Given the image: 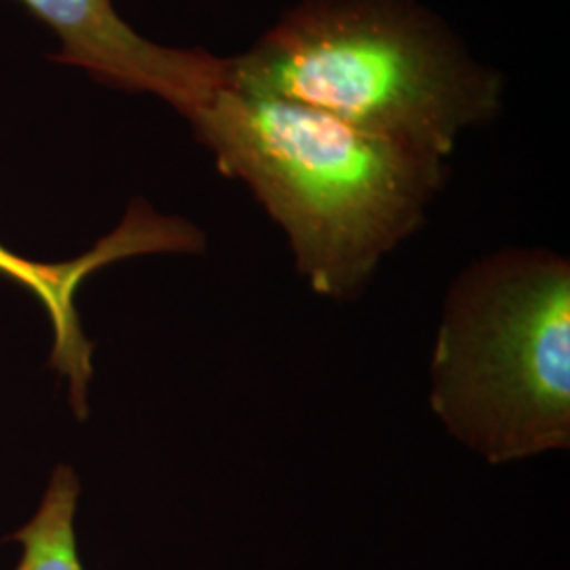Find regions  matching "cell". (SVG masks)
Listing matches in <instances>:
<instances>
[{
  "label": "cell",
  "instance_id": "cell-2",
  "mask_svg": "<svg viewBox=\"0 0 570 570\" xmlns=\"http://www.w3.org/2000/svg\"><path fill=\"white\" fill-rule=\"evenodd\" d=\"M225 85L442 159L505 110V77L423 0H296L226 58Z\"/></svg>",
  "mask_w": 570,
  "mask_h": 570
},
{
  "label": "cell",
  "instance_id": "cell-3",
  "mask_svg": "<svg viewBox=\"0 0 570 570\" xmlns=\"http://www.w3.org/2000/svg\"><path fill=\"white\" fill-rule=\"evenodd\" d=\"M429 406L490 465L570 449V261L503 247L449 285L429 360Z\"/></svg>",
  "mask_w": 570,
  "mask_h": 570
},
{
  "label": "cell",
  "instance_id": "cell-6",
  "mask_svg": "<svg viewBox=\"0 0 570 570\" xmlns=\"http://www.w3.org/2000/svg\"><path fill=\"white\" fill-rule=\"evenodd\" d=\"M81 482L70 465H58L35 515L4 541L20 543L13 570H82L77 546V508Z\"/></svg>",
  "mask_w": 570,
  "mask_h": 570
},
{
  "label": "cell",
  "instance_id": "cell-5",
  "mask_svg": "<svg viewBox=\"0 0 570 570\" xmlns=\"http://www.w3.org/2000/svg\"><path fill=\"white\" fill-rule=\"evenodd\" d=\"M20 2L58 37L60 49L49 60L110 89L150 94L183 119L226 82V58L146 39L122 20L112 0Z\"/></svg>",
  "mask_w": 570,
  "mask_h": 570
},
{
  "label": "cell",
  "instance_id": "cell-4",
  "mask_svg": "<svg viewBox=\"0 0 570 570\" xmlns=\"http://www.w3.org/2000/svg\"><path fill=\"white\" fill-rule=\"evenodd\" d=\"M205 247L204 228L183 216L164 214L144 199L127 205L121 223L72 261L41 263L0 244V277L20 285L47 313L53 341L49 366L68 383V400L77 419L82 421L89 414V383L94 376V343L85 336L77 311L82 284L121 261L155 254L197 256Z\"/></svg>",
  "mask_w": 570,
  "mask_h": 570
},
{
  "label": "cell",
  "instance_id": "cell-1",
  "mask_svg": "<svg viewBox=\"0 0 570 570\" xmlns=\"http://www.w3.org/2000/svg\"><path fill=\"white\" fill-rule=\"evenodd\" d=\"M184 121L282 228L306 285L334 303L366 292L449 184V159L226 85Z\"/></svg>",
  "mask_w": 570,
  "mask_h": 570
}]
</instances>
